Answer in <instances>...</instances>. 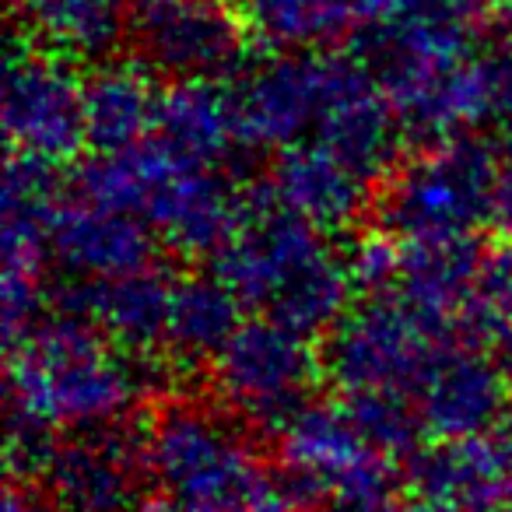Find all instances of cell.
Instances as JSON below:
<instances>
[{
	"mask_svg": "<svg viewBox=\"0 0 512 512\" xmlns=\"http://www.w3.org/2000/svg\"><path fill=\"white\" fill-rule=\"evenodd\" d=\"M505 155L474 134L428 144L397 162L376 197L379 232L397 242L467 239L495 221Z\"/></svg>",
	"mask_w": 512,
	"mask_h": 512,
	"instance_id": "obj_5",
	"label": "cell"
},
{
	"mask_svg": "<svg viewBox=\"0 0 512 512\" xmlns=\"http://www.w3.org/2000/svg\"><path fill=\"white\" fill-rule=\"evenodd\" d=\"M4 512H60L57 505L50 502L43 488H32L25 484H11L8 495H4Z\"/></svg>",
	"mask_w": 512,
	"mask_h": 512,
	"instance_id": "obj_31",
	"label": "cell"
},
{
	"mask_svg": "<svg viewBox=\"0 0 512 512\" xmlns=\"http://www.w3.org/2000/svg\"><path fill=\"white\" fill-rule=\"evenodd\" d=\"M484 253L488 249L477 246V235L400 242V271L390 295H397L428 320L460 327L481 278Z\"/></svg>",
	"mask_w": 512,
	"mask_h": 512,
	"instance_id": "obj_19",
	"label": "cell"
},
{
	"mask_svg": "<svg viewBox=\"0 0 512 512\" xmlns=\"http://www.w3.org/2000/svg\"><path fill=\"white\" fill-rule=\"evenodd\" d=\"M264 190L278 207L327 235L348 232L376 204L372 179L320 141H302L278 151Z\"/></svg>",
	"mask_w": 512,
	"mask_h": 512,
	"instance_id": "obj_15",
	"label": "cell"
},
{
	"mask_svg": "<svg viewBox=\"0 0 512 512\" xmlns=\"http://www.w3.org/2000/svg\"><path fill=\"white\" fill-rule=\"evenodd\" d=\"M246 32L228 0H141L127 25L137 64L172 85L239 74L246 67Z\"/></svg>",
	"mask_w": 512,
	"mask_h": 512,
	"instance_id": "obj_9",
	"label": "cell"
},
{
	"mask_svg": "<svg viewBox=\"0 0 512 512\" xmlns=\"http://www.w3.org/2000/svg\"><path fill=\"white\" fill-rule=\"evenodd\" d=\"M235 299L260 316L306 337L330 334L355 306L348 253L327 242V232L278 207L256 190L246 221L211 260Z\"/></svg>",
	"mask_w": 512,
	"mask_h": 512,
	"instance_id": "obj_1",
	"label": "cell"
},
{
	"mask_svg": "<svg viewBox=\"0 0 512 512\" xmlns=\"http://www.w3.org/2000/svg\"><path fill=\"white\" fill-rule=\"evenodd\" d=\"M78 193L141 218L176 253L211 260L239 232L253 204L221 169L186 162L158 137L127 151H95L78 169Z\"/></svg>",
	"mask_w": 512,
	"mask_h": 512,
	"instance_id": "obj_3",
	"label": "cell"
},
{
	"mask_svg": "<svg viewBox=\"0 0 512 512\" xmlns=\"http://www.w3.org/2000/svg\"><path fill=\"white\" fill-rule=\"evenodd\" d=\"M460 337L477 348L512 351V242L484 253L481 278H477L470 309L460 320Z\"/></svg>",
	"mask_w": 512,
	"mask_h": 512,
	"instance_id": "obj_25",
	"label": "cell"
},
{
	"mask_svg": "<svg viewBox=\"0 0 512 512\" xmlns=\"http://www.w3.org/2000/svg\"><path fill=\"white\" fill-rule=\"evenodd\" d=\"M491 0H365V22L372 25H449L477 29Z\"/></svg>",
	"mask_w": 512,
	"mask_h": 512,
	"instance_id": "obj_27",
	"label": "cell"
},
{
	"mask_svg": "<svg viewBox=\"0 0 512 512\" xmlns=\"http://www.w3.org/2000/svg\"><path fill=\"white\" fill-rule=\"evenodd\" d=\"M39 484L60 512H141L155 477L144 439L106 425L60 435Z\"/></svg>",
	"mask_w": 512,
	"mask_h": 512,
	"instance_id": "obj_12",
	"label": "cell"
},
{
	"mask_svg": "<svg viewBox=\"0 0 512 512\" xmlns=\"http://www.w3.org/2000/svg\"><path fill=\"white\" fill-rule=\"evenodd\" d=\"M327 512H449L442 509V505L428 502V498L421 495H407V498H397L390 491V495H376V498H365V502H344V505H330Z\"/></svg>",
	"mask_w": 512,
	"mask_h": 512,
	"instance_id": "obj_30",
	"label": "cell"
},
{
	"mask_svg": "<svg viewBox=\"0 0 512 512\" xmlns=\"http://www.w3.org/2000/svg\"><path fill=\"white\" fill-rule=\"evenodd\" d=\"M148 463L169 512H302L281 467L253 453L232 411L172 400L151 418Z\"/></svg>",
	"mask_w": 512,
	"mask_h": 512,
	"instance_id": "obj_4",
	"label": "cell"
},
{
	"mask_svg": "<svg viewBox=\"0 0 512 512\" xmlns=\"http://www.w3.org/2000/svg\"><path fill=\"white\" fill-rule=\"evenodd\" d=\"M64 186L57 165L43 158L11 155L4 169V281H0V320L8 351L43 323L46 309V264L53 260V225L64 211Z\"/></svg>",
	"mask_w": 512,
	"mask_h": 512,
	"instance_id": "obj_8",
	"label": "cell"
},
{
	"mask_svg": "<svg viewBox=\"0 0 512 512\" xmlns=\"http://www.w3.org/2000/svg\"><path fill=\"white\" fill-rule=\"evenodd\" d=\"M495 46H505V50H512V0H502L495 11Z\"/></svg>",
	"mask_w": 512,
	"mask_h": 512,
	"instance_id": "obj_33",
	"label": "cell"
},
{
	"mask_svg": "<svg viewBox=\"0 0 512 512\" xmlns=\"http://www.w3.org/2000/svg\"><path fill=\"white\" fill-rule=\"evenodd\" d=\"M460 337V327H446L397 295H372L351 306V313L327 334L323 376L344 393L397 390L411 393L428 376L435 358Z\"/></svg>",
	"mask_w": 512,
	"mask_h": 512,
	"instance_id": "obj_6",
	"label": "cell"
},
{
	"mask_svg": "<svg viewBox=\"0 0 512 512\" xmlns=\"http://www.w3.org/2000/svg\"><path fill=\"white\" fill-rule=\"evenodd\" d=\"M4 134L15 155L67 162L88 144L85 78L64 53L11 50L4 71Z\"/></svg>",
	"mask_w": 512,
	"mask_h": 512,
	"instance_id": "obj_11",
	"label": "cell"
},
{
	"mask_svg": "<svg viewBox=\"0 0 512 512\" xmlns=\"http://www.w3.org/2000/svg\"><path fill=\"white\" fill-rule=\"evenodd\" d=\"M400 137L404 127L376 74L358 57H337L334 85L313 141L337 151L369 179H386L397 165Z\"/></svg>",
	"mask_w": 512,
	"mask_h": 512,
	"instance_id": "obj_16",
	"label": "cell"
},
{
	"mask_svg": "<svg viewBox=\"0 0 512 512\" xmlns=\"http://www.w3.org/2000/svg\"><path fill=\"white\" fill-rule=\"evenodd\" d=\"M495 225L509 235L512 242V155L502 165V179H498V197H495Z\"/></svg>",
	"mask_w": 512,
	"mask_h": 512,
	"instance_id": "obj_32",
	"label": "cell"
},
{
	"mask_svg": "<svg viewBox=\"0 0 512 512\" xmlns=\"http://www.w3.org/2000/svg\"><path fill=\"white\" fill-rule=\"evenodd\" d=\"M155 239L158 235L134 214L74 200L64 204L53 225L50 253L71 281H106L158 264Z\"/></svg>",
	"mask_w": 512,
	"mask_h": 512,
	"instance_id": "obj_18",
	"label": "cell"
},
{
	"mask_svg": "<svg viewBox=\"0 0 512 512\" xmlns=\"http://www.w3.org/2000/svg\"><path fill=\"white\" fill-rule=\"evenodd\" d=\"M484 64H488L491 113H495V120L512 123V50L495 46V50L484 57Z\"/></svg>",
	"mask_w": 512,
	"mask_h": 512,
	"instance_id": "obj_29",
	"label": "cell"
},
{
	"mask_svg": "<svg viewBox=\"0 0 512 512\" xmlns=\"http://www.w3.org/2000/svg\"><path fill=\"white\" fill-rule=\"evenodd\" d=\"M144 397V372L95 323L71 309H50L11 348L8 407L57 432L120 425Z\"/></svg>",
	"mask_w": 512,
	"mask_h": 512,
	"instance_id": "obj_2",
	"label": "cell"
},
{
	"mask_svg": "<svg viewBox=\"0 0 512 512\" xmlns=\"http://www.w3.org/2000/svg\"><path fill=\"white\" fill-rule=\"evenodd\" d=\"M281 439V470L302 502H365L393 491V460H386L341 404H309Z\"/></svg>",
	"mask_w": 512,
	"mask_h": 512,
	"instance_id": "obj_10",
	"label": "cell"
},
{
	"mask_svg": "<svg viewBox=\"0 0 512 512\" xmlns=\"http://www.w3.org/2000/svg\"><path fill=\"white\" fill-rule=\"evenodd\" d=\"M495 512H512V502H505L502 509H495Z\"/></svg>",
	"mask_w": 512,
	"mask_h": 512,
	"instance_id": "obj_34",
	"label": "cell"
},
{
	"mask_svg": "<svg viewBox=\"0 0 512 512\" xmlns=\"http://www.w3.org/2000/svg\"><path fill=\"white\" fill-rule=\"evenodd\" d=\"M348 267H351V278H355L358 295H365V299L390 295L400 271V242L386 232L358 239L348 249Z\"/></svg>",
	"mask_w": 512,
	"mask_h": 512,
	"instance_id": "obj_28",
	"label": "cell"
},
{
	"mask_svg": "<svg viewBox=\"0 0 512 512\" xmlns=\"http://www.w3.org/2000/svg\"><path fill=\"white\" fill-rule=\"evenodd\" d=\"M211 372L235 418L260 432L281 435L313 404V386L323 376V355H316L309 337L299 330L271 316H253L221 348Z\"/></svg>",
	"mask_w": 512,
	"mask_h": 512,
	"instance_id": "obj_7",
	"label": "cell"
},
{
	"mask_svg": "<svg viewBox=\"0 0 512 512\" xmlns=\"http://www.w3.org/2000/svg\"><path fill=\"white\" fill-rule=\"evenodd\" d=\"M334 74L337 57L316 50H281L242 67L232 99L246 148L285 151L309 141L320 127Z\"/></svg>",
	"mask_w": 512,
	"mask_h": 512,
	"instance_id": "obj_13",
	"label": "cell"
},
{
	"mask_svg": "<svg viewBox=\"0 0 512 512\" xmlns=\"http://www.w3.org/2000/svg\"><path fill=\"white\" fill-rule=\"evenodd\" d=\"M242 302L218 274H193L176 281L165 344L176 362H214L242 327Z\"/></svg>",
	"mask_w": 512,
	"mask_h": 512,
	"instance_id": "obj_22",
	"label": "cell"
},
{
	"mask_svg": "<svg viewBox=\"0 0 512 512\" xmlns=\"http://www.w3.org/2000/svg\"><path fill=\"white\" fill-rule=\"evenodd\" d=\"M176 281L162 264H148L120 278L71 281L57 306L95 323L116 348L141 355L165 344Z\"/></svg>",
	"mask_w": 512,
	"mask_h": 512,
	"instance_id": "obj_17",
	"label": "cell"
},
{
	"mask_svg": "<svg viewBox=\"0 0 512 512\" xmlns=\"http://www.w3.org/2000/svg\"><path fill=\"white\" fill-rule=\"evenodd\" d=\"M155 137L193 165L221 169L246 148L232 88L221 81H179L162 92Z\"/></svg>",
	"mask_w": 512,
	"mask_h": 512,
	"instance_id": "obj_20",
	"label": "cell"
},
{
	"mask_svg": "<svg viewBox=\"0 0 512 512\" xmlns=\"http://www.w3.org/2000/svg\"><path fill=\"white\" fill-rule=\"evenodd\" d=\"M249 32L278 50H320L351 36L365 0H228Z\"/></svg>",
	"mask_w": 512,
	"mask_h": 512,
	"instance_id": "obj_23",
	"label": "cell"
},
{
	"mask_svg": "<svg viewBox=\"0 0 512 512\" xmlns=\"http://www.w3.org/2000/svg\"><path fill=\"white\" fill-rule=\"evenodd\" d=\"M155 74L130 60H106L85 78V134L92 151H127L155 137Z\"/></svg>",
	"mask_w": 512,
	"mask_h": 512,
	"instance_id": "obj_21",
	"label": "cell"
},
{
	"mask_svg": "<svg viewBox=\"0 0 512 512\" xmlns=\"http://www.w3.org/2000/svg\"><path fill=\"white\" fill-rule=\"evenodd\" d=\"M414 404L432 442L495 432L512 414V376L505 355L456 337L418 383Z\"/></svg>",
	"mask_w": 512,
	"mask_h": 512,
	"instance_id": "obj_14",
	"label": "cell"
},
{
	"mask_svg": "<svg viewBox=\"0 0 512 512\" xmlns=\"http://www.w3.org/2000/svg\"><path fill=\"white\" fill-rule=\"evenodd\" d=\"M351 421L358 425V432L386 456V460H400V456H414L421 446V425L418 404L411 393L397 390H372V393H355L344 397Z\"/></svg>",
	"mask_w": 512,
	"mask_h": 512,
	"instance_id": "obj_26",
	"label": "cell"
},
{
	"mask_svg": "<svg viewBox=\"0 0 512 512\" xmlns=\"http://www.w3.org/2000/svg\"><path fill=\"white\" fill-rule=\"evenodd\" d=\"M25 29L64 57H106L130 22L120 0H15Z\"/></svg>",
	"mask_w": 512,
	"mask_h": 512,
	"instance_id": "obj_24",
	"label": "cell"
}]
</instances>
